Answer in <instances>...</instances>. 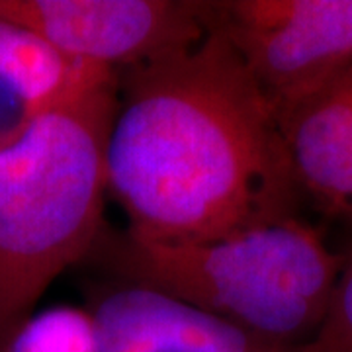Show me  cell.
<instances>
[{"instance_id":"obj_1","label":"cell","mask_w":352,"mask_h":352,"mask_svg":"<svg viewBox=\"0 0 352 352\" xmlns=\"http://www.w3.org/2000/svg\"><path fill=\"white\" fill-rule=\"evenodd\" d=\"M106 188L127 233L157 243L294 214L300 190L276 112L212 22L198 41L118 73Z\"/></svg>"},{"instance_id":"obj_2","label":"cell","mask_w":352,"mask_h":352,"mask_svg":"<svg viewBox=\"0 0 352 352\" xmlns=\"http://www.w3.org/2000/svg\"><path fill=\"white\" fill-rule=\"evenodd\" d=\"M116 102L118 73L88 67L61 100L0 145V351L100 239Z\"/></svg>"},{"instance_id":"obj_3","label":"cell","mask_w":352,"mask_h":352,"mask_svg":"<svg viewBox=\"0 0 352 352\" xmlns=\"http://www.w3.org/2000/svg\"><path fill=\"white\" fill-rule=\"evenodd\" d=\"M92 254L118 282L161 292L292 349H303L325 321L344 264V256L296 214L190 243L104 229Z\"/></svg>"},{"instance_id":"obj_4","label":"cell","mask_w":352,"mask_h":352,"mask_svg":"<svg viewBox=\"0 0 352 352\" xmlns=\"http://www.w3.org/2000/svg\"><path fill=\"white\" fill-rule=\"evenodd\" d=\"M210 22L276 116L352 67V0H219Z\"/></svg>"},{"instance_id":"obj_5","label":"cell","mask_w":352,"mask_h":352,"mask_svg":"<svg viewBox=\"0 0 352 352\" xmlns=\"http://www.w3.org/2000/svg\"><path fill=\"white\" fill-rule=\"evenodd\" d=\"M0 22L34 34L73 63L120 73L198 41L210 28V2L0 0Z\"/></svg>"},{"instance_id":"obj_6","label":"cell","mask_w":352,"mask_h":352,"mask_svg":"<svg viewBox=\"0 0 352 352\" xmlns=\"http://www.w3.org/2000/svg\"><path fill=\"white\" fill-rule=\"evenodd\" d=\"M94 352H302L256 339L170 296L118 282L92 303Z\"/></svg>"},{"instance_id":"obj_7","label":"cell","mask_w":352,"mask_h":352,"mask_svg":"<svg viewBox=\"0 0 352 352\" xmlns=\"http://www.w3.org/2000/svg\"><path fill=\"white\" fill-rule=\"evenodd\" d=\"M300 194L352 217V67L278 113Z\"/></svg>"},{"instance_id":"obj_8","label":"cell","mask_w":352,"mask_h":352,"mask_svg":"<svg viewBox=\"0 0 352 352\" xmlns=\"http://www.w3.org/2000/svg\"><path fill=\"white\" fill-rule=\"evenodd\" d=\"M302 352H352V256L344 258L325 321Z\"/></svg>"}]
</instances>
